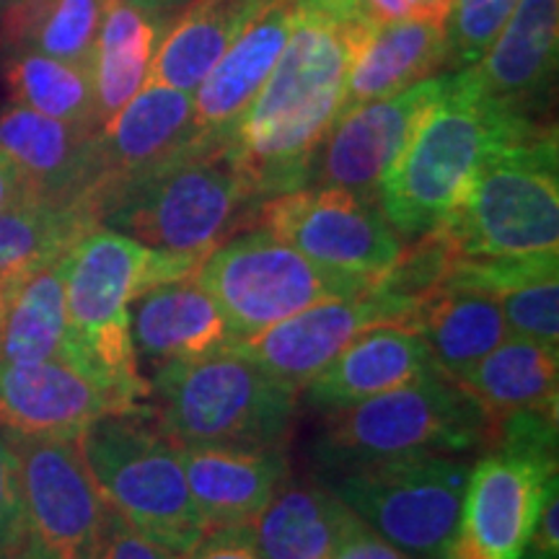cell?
<instances>
[{"instance_id":"cell-13","label":"cell","mask_w":559,"mask_h":559,"mask_svg":"<svg viewBox=\"0 0 559 559\" xmlns=\"http://www.w3.org/2000/svg\"><path fill=\"white\" fill-rule=\"evenodd\" d=\"M555 479L557 443L506 440L487 445L472 464L445 559H521Z\"/></svg>"},{"instance_id":"cell-6","label":"cell","mask_w":559,"mask_h":559,"mask_svg":"<svg viewBox=\"0 0 559 559\" xmlns=\"http://www.w3.org/2000/svg\"><path fill=\"white\" fill-rule=\"evenodd\" d=\"M487 419L456 383L428 376L324 415L311 459L321 477L417 456L485 449Z\"/></svg>"},{"instance_id":"cell-37","label":"cell","mask_w":559,"mask_h":559,"mask_svg":"<svg viewBox=\"0 0 559 559\" xmlns=\"http://www.w3.org/2000/svg\"><path fill=\"white\" fill-rule=\"evenodd\" d=\"M94 559H179L156 542L145 539L135 528L128 526L115 510H109L107 528H104L99 551Z\"/></svg>"},{"instance_id":"cell-3","label":"cell","mask_w":559,"mask_h":559,"mask_svg":"<svg viewBox=\"0 0 559 559\" xmlns=\"http://www.w3.org/2000/svg\"><path fill=\"white\" fill-rule=\"evenodd\" d=\"M228 140H194L177 156L124 181L99 202L102 226L143 247L205 262L257 207Z\"/></svg>"},{"instance_id":"cell-34","label":"cell","mask_w":559,"mask_h":559,"mask_svg":"<svg viewBox=\"0 0 559 559\" xmlns=\"http://www.w3.org/2000/svg\"><path fill=\"white\" fill-rule=\"evenodd\" d=\"M519 0H453L445 21V68L449 73L472 68L485 58Z\"/></svg>"},{"instance_id":"cell-46","label":"cell","mask_w":559,"mask_h":559,"mask_svg":"<svg viewBox=\"0 0 559 559\" xmlns=\"http://www.w3.org/2000/svg\"><path fill=\"white\" fill-rule=\"evenodd\" d=\"M11 3H16V0H0V11H3L5 5H11Z\"/></svg>"},{"instance_id":"cell-19","label":"cell","mask_w":559,"mask_h":559,"mask_svg":"<svg viewBox=\"0 0 559 559\" xmlns=\"http://www.w3.org/2000/svg\"><path fill=\"white\" fill-rule=\"evenodd\" d=\"M428 376H443L428 345L407 326L381 324L349 342L300 389V396L313 409L332 412Z\"/></svg>"},{"instance_id":"cell-30","label":"cell","mask_w":559,"mask_h":559,"mask_svg":"<svg viewBox=\"0 0 559 559\" xmlns=\"http://www.w3.org/2000/svg\"><path fill=\"white\" fill-rule=\"evenodd\" d=\"M166 19L122 3L102 0V24L94 52V99L99 128L115 117L151 79Z\"/></svg>"},{"instance_id":"cell-9","label":"cell","mask_w":559,"mask_h":559,"mask_svg":"<svg viewBox=\"0 0 559 559\" xmlns=\"http://www.w3.org/2000/svg\"><path fill=\"white\" fill-rule=\"evenodd\" d=\"M194 277L221 309L230 340L254 337L293 313L373 285L306 260L264 228L230 236L205 257Z\"/></svg>"},{"instance_id":"cell-40","label":"cell","mask_w":559,"mask_h":559,"mask_svg":"<svg viewBox=\"0 0 559 559\" xmlns=\"http://www.w3.org/2000/svg\"><path fill=\"white\" fill-rule=\"evenodd\" d=\"M332 559H415L407 551L383 539L381 534H376L366 521L355 523L349 528V534L342 539V544L334 551Z\"/></svg>"},{"instance_id":"cell-15","label":"cell","mask_w":559,"mask_h":559,"mask_svg":"<svg viewBox=\"0 0 559 559\" xmlns=\"http://www.w3.org/2000/svg\"><path fill=\"white\" fill-rule=\"evenodd\" d=\"M449 75L438 73L400 94L340 115L317 153L309 185L342 187L379 202L381 179L443 96Z\"/></svg>"},{"instance_id":"cell-10","label":"cell","mask_w":559,"mask_h":559,"mask_svg":"<svg viewBox=\"0 0 559 559\" xmlns=\"http://www.w3.org/2000/svg\"><path fill=\"white\" fill-rule=\"evenodd\" d=\"M472 464L464 456H417L321 479L376 534L415 559H445L459 528Z\"/></svg>"},{"instance_id":"cell-18","label":"cell","mask_w":559,"mask_h":559,"mask_svg":"<svg viewBox=\"0 0 559 559\" xmlns=\"http://www.w3.org/2000/svg\"><path fill=\"white\" fill-rule=\"evenodd\" d=\"M187 487L207 531L247 526L290 477L285 445H179Z\"/></svg>"},{"instance_id":"cell-44","label":"cell","mask_w":559,"mask_h":559,"mask_svg":"<svg viewBox=\"0 0 559 559\" xmlns=\"http://www.w3.org/2000/svg\"><path fill=\"white\" fill-rule=\"evenodd\" d=\"M122 3L135 5V9L151 13V16L166 19V16H169V11L179 9V5H185L187 0H122Z\"/></svg>"},{"instance_id":"cell-23","label":"cell","mask_w":559,"mask_h":559,"mask_svg":"<svg viewBox=\"0 0 559 559\" xmlns=\"http://www.w3.org/2000/svg\"><path fill=\"white\" fill-rule=\"evenodd\" d=\"M559 55V0H519L500 37L466 68L487 96L534 117L549 94Z\"/></svg>"},{"instance_id":"cell-1","label":"cell","mask_w":559,"mask_h":559,"mask_svg":"<svg viewBox=\"0 0 559 559\" xmlns=\"http://www.w3.org/2000/svg\"><path fill=\"white\" fill-rule=\"evenodd\" d=\"M379 24L366 0L293 3L283 55L226 138L257 202L309 187L349 73Z\"/></svg>"},{"instance_id":"cell-43","label":"cell","mask_w":559,"mask_h":559,"mask_svg":"<svg viewBox=\"0 0 559 559\" xmlns=\"http://www.w3.org/2000/svg\"><path fill=\"white\" fill-rule=\"evenodd\" d=\"M366 5L373 11V16L381 21H396L407 16V9H404V0H366Z\"/></svg>"},{"instance_id":"cell-42","label":"cell","mask_w":559,"mask_h":559,"mask_svg":"<svg viewBox=\"0 0 559 559\" xmlns=\"http://www.w3.org/2000/svg\"><path fill=\"white\" fill-rule=\"evenodd\" d=\"M404 9H407L409 19L445 26L453 9V0H404Z\"/></svg>"},{"instance_id":"cell-25","label":"cell","mask_w":559,"mask_h":559,"mask_svg":"<svg viewBox=\"0 0 559 559\" xmlns=\"http://www.w3.org/2000/svg\"><path fill=\"white\" fill-rule=\"evenodd\" d=\"M358 515L324 481L285 479L247 534L264 559H332Z\"/></svg>"},{"instance_id":"cell-47","label":"cell","mask_w":559,"mask_h":559,"mask_svg":"<svg viewBox=\"0 0 559 559\" xmlns=\"http://www.w3.org/2000/svg\"><path fill=\"white\" fill-rule=\"evenodd\" d=\"M272 3H298V0H272Z\"/></svg>"},{"instance_id":"cell-45","label":"cell","mask_w":559,"mask_h":559,"mask_svg":"<svg viewBox=\"0 0 559 559\" xmlns=\"http://www.w3.org/2000/svg\"><path fill=\"white\" fill-rule=\"evenodd\" d=\"M0 559H29V557H26V551L21 549V551H3Z\"/></svg>"},{"instance_id":"cell-26","label":"cell","mask_w":559,"mask_h":559,"mask_svg":"<svg viewBox=\"0 0 559 559\" xmlns=\"http://www.w3.org/2000/svg\"><path fill=\"white\" fill-rule=\"evenodd\" d=\"M449 381L472 396L487 425L515 412H557L559 353L539 342L508 337Z\"/></svg>"},{"instance_id":"cell-14","label":"cell","mask_w":559,"mask_h":559,"mask_svg":"<svg viewBox=\"0 0 559 559\" xmlns=\"http://www.w3.org/2000/svg\"><path fill=\"white\" fill-rule=\"evenodd\" d=\"M412 306L415 300L373 283L358 296L324 300L293 313L254 337L228 340L226 347L300 394V389L355 337L381 324H404Z\"/></svg>"},{"instance_id":"cell-4","label":"cell","mask_w":559,"mask_h":559,"mask_svg":"<svg viewBox=\"0 0 559 559\" xmlns=\"http://www.w3.org/2000/svg\"><path fill=\"white\" fill-rule=\"evenodd\" d=\"M202 262L143 247L102 223L68 249L70 362L130 400H148L130 334V304L160 283L194 275Z\"/></svg>"},{"instance_id":"cell-35","label":"cell","mask_w":559,"mask_h":559,"mask_svg":"<svg viewBox=\"0 0 559 559\" xmlns=\"http://www.w3.org/2000/svg\"><path fill=\"white\" fill-rule=\"evenodd\" d=\"M500 300L510 337H523L539 345H559V270L523 280L519 285L495 293Z\"/></svg>"},{"instance_id":"cell-41","label":"cell","mask_w":559,"mask_h":559,"mask_svg":"<svg viewBox=\"0 0 559 559\" xmlns=\"http://www.w3.org/2000/svg\"><path fill=\"white\" fill-rule=\"evenodd\" d=\"M45 200L37 192V187L32 185L29 177L19 169L13 160L0 151V213H9V210L32 205V202Z\"/></svg>"},{"instance_id":"cell-16","label":"cell","mask_w":559,"mask_h":559,"mask_svg":"<svg viewBox=\"0 0 559 559\" xmlns=\"http://www.w3.org/2000/svg\"><path fill=\"white\" fill-rule=\"evenodd\" d=\"M135 400L68 360L0 366V430L13 436H75Z\"/></svg>"},{"instance_id":"cell-24","label":"cell","mask_w":559,"mask_h":559,"mask_svg":"<svg viewBox=\"0 0 559 559\" xmlns=\"http://www.w3.org/2000/svg\"><path fill=\"white\" fill-rule=\"evenodd\" d=\"M402 326L428 345L445 379L474 366L510 337L500 300L492 293L449 277L417 298Z\"/></svg>"},{"instance_id":"cell-2","label":"cell","mask_w":559,"mask_h":559,"mask_svg":"<svg viewBox=\"0 0 559 559\" xmlns=\"http://www.w3.org/2000/svg\"><path fill=\"white\" fill-rule=\"evenodd\" d=\"M539 120L487 96L469 70L449 75L436 107L379 185V205L404 239L436 230L453 213L489 153Z\"/></svg>"},{"instance_id":"cell-36","label":"cell","mask_w":559,"mask_h":559,"mask_svg":"<svg viewBox=\"0 0 559 559\" xmlns=\"http://www.w3.org/2000/svg\"><path fill=\"white\" fill-rule=\"evenodd\" d=\"M24 549V510H21L16 456L0 430V555Z\"/></svg>"},{"instance_id":"cell-33","label":"cell","mask_w":559,"mask_h":559,"mask_svg":"<svg viewBox=\"0 0 559 559\" xmlns=\"http://www.w3.org/2000/svg\"><path fill=\"white\" fill-rule=\"evenodd\" d=\"M3 81L13 104L55 120L99 130L94 99V68L19 50L3 52Z\"/></svg>"},{"instance_id":"cell-39","label":"cell","mask_w":559,"mask_h":559,"mask_svg":"<svg viewBox=\"0 0 559 559\" xmlns=\"http://www.w3.org/2000/svg\"><path fill=\"white\" fill-rule=\"evenodd\" d=\"M521 559H559V479L549 485Z\"/></svg>"},{"instance_id":"cell-12","label":"cell","mask_w":559,"mask_h":559,"mask_svg":"<svg viewBox=\"0 0 559 559\" xmlns=\"http://www.w3.org/2000/svg\"><path fill=\"white\" fill-rule=\"evenodd\" d=\"M257 228L270 230L306 260L368 283L386 275L404 241L376 200L342 187H300L257 207Z\"/></svg>"},{"instance_id":"cell-7","label":"cell","mask_w":559,"mask_h":559,"mask_svg":"<svg viewBox=\"0 0 559 559\" xmlns=\"http://www.w3.org/2000/svg\"><path fill=\"white\" fill-rule=\"evenodd\" d=\"M148 386L158 425L177 445H288L300 396L226 345L164 366Z\"/></svg>"},{"instance_id":"cell-11","label":"cell","mask_w":559,"mask_h":559,"mask_svg":"<svg viewBox=\"0 0 559 559\" xmlns=\"http://www.w3.org/2000/svg\"><path fill=\"white\" fill-rule=\"evenodd\" d=\"M24 551L29 559H94L109 506L75 436H13Z\"/></svg>"},{"instance_id":"cell-22","label":"cell","mask_w":559,"mask_h":559,"mask_svg":"<svg viewBox=\"0 0 559 559\" xmlns=\"http://www.w3.org/2000/svg\"><path fill=\"white\" fill-rule=\"evenodd\" d=\"M290 24L293 3H272L223 52L192 94L198 140L228 138L277 66Z\"/></svg>"},{"instance_id":"cell-8","label":"cell","mask_w":559,"mask_h":559,"mask_svg":"<svg viewBox=\"0 0 559 559\" xmlns=\"http://www.w3.org/2000/svg\"><path fill=\"white\" fill-rule=\"evenodd\" d=\"M79 440L107 506L138 534L177 557L207 534L187 487L179 445L160 428L151 404L104 415Z\"/></svg>"},{"instance_id":"cell-32","label":"cell","mask_w":559,"mask_h":559,"mask_svg":"<svg viewBox=\"0 0 559 559\" xmlns=\"http://www.w3.org/2000/svg\"><path fill=\"white\" fill-rule=\"evenodd\" d=\"M102 0H16L0 11V52L32 50L94 68Z\"/></svg>"},{"instance_id":"cell-17","label":"cell","mask_w":559,"mask_h":559,"mask_svg":"<svg viewBox=\"0 0 559 559\" xmlns=\"http://www.w3.org/2000/svg\"><path fill=\"white\" fill-rule=\"evenodd\" d=\"M198 140L192 94L145 83L96 132V179L91 202L99 210L104 194L151 171ZM99 218V215H96Z\"/></svg>"},{"instance_id":"cell-31","label":"cell","mask_w":559,"mask_h":559,"mask_svg":"<svg viewBox=\"0 0 559 559\" xmlns=\"http://www.w3.org/2000/svg\"><path fill=\"white\" fill-rule=\"evenodd\" d=\"M96 223V210L86 200H39L0 213V296L66 254Z\"/></svg>"},{"instance_id":"cell-21","label":"cell","mask_w":559,"mask_h":559,"mask_svg":"<svg viewBox=\"0 0 559 559\" xmlns=\"http://www.w3.org/2000/svg\"><path fill=\"white\" fill-rule=\"evenodd\" d=\"M96 132L99 130L55 120L19 104L0 111V151L29 177L41 198L55 202H91Z\"/></svg>"},{"instance_id":"cell-27","label":"cell","mask_w":559,"mask_h":559,"mask_svg":"<svg viewBox=\"0 0 559 559\" xmlns=\"http://www.w3.org/2000/svg\"><path fill=\"white\" fill-rule=\"evenodd\" d=\"M272 0H190L158 41L148 83L194 94L223 52Z\"/></svg>"},{"instance_id":"cell-38","label":"cell","mask_w":559,"mask_h":559,"mask_svg":"<svg viewBox=\"0 0 559 559\" xmlns=\"http://www.w3.org/2000/svg\"><path fill=\"white\" fill-rule=\"evenodd\" d=\"M179 559H264L251 544L247 528H215L207 531L190 551L179 555Z\"/></svg>"},{"instance_id":"cell-20","label":"cell","mask_w":559,"mask_h":559,"mask_svg":"<svg viewBox=\"0 0 559 559\" xmlns=\"http://www.w3.org/2000/svg\"><path fill=\"white\" fill-rule=\"evenodd\" d=\"M130 334L138 362L153 373L171 362L205 358L230 340L221 309L194 275L140 293L130 304Z\"/></svg>"},{"instance_id":"cell-29","label":"cell","mask_w":559,"mask_h":559,"mask_svg":"<svg viewBox=\"0 0 559 559\" xmlns=\"http://www.w3.org/2000/svg\"><path fill=\"white\" fill-rule=\"evenodd\" d=\"M68 251L0 296V366L68 360Z\"/></svg>"},{"instance_id":"cell-28","label":"cell","mask_w":559,"mask_h":559,"mask_svg":"<svg viewBox=\"0 0 559 559\" xmlns=\"http://www.w3.org/2000/svg\"><path fill=\"white\" fill-rule=\"evenodd\" d=\"M445 70V29L409 16L383 21L349 73L342 111L386 99Z\"/></svg>"},{"instance_id":"cell-5","label":"cell","mask_w":559,"mask_h":559,"mask_svg":"<svg viewBox=\"0 0 559 559\" xmlns=\"http://www.w3.org/2000/svg\"><path fill=\"white\" fill-rule=\"evenodd\" d=\"M453 260L559 254V145L539 124L489 153L436 230Z\"/></svg>"}]
</instances>
